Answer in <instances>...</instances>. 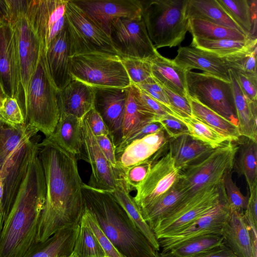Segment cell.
Wrapping results in <instances>:
<instances>
[{"label":"cell","mask_w":257,"mask_h":257,"mask_svg":"<svg viewBox=\"0 0 257 257\" xmlns=\"http://www.w3.org/2000/svg\"><path fill=\"white\" fill-rule=\"evenodd\" d=\"M37 155L46 183L38 242L60 229L79 225L85 205L76 157L46 137L38 144Z\"/></svg>","instance_id":"obj_1"},{"label":"cell","mask_w":257,"mask_h":257,"mask_svg":"<svg viewBox=\"0 0 257 257\" xmlns=\"http://www.w3.org/2000/svg\"><path fill=\"white\" fill-rule=\"evenodd\" d=\"M37 153L0 232V257H22L37 243L46 183Z\"/></svg>","instance_id":"obj_2"},{"label":"cell","mask_w":257,"mask_h":257,"mask_svg":"<svg viewBox=\"0 0 257 257\" xmlns=\"http://www.w3.org/2000/svg\"><path fill=\"white\" fill-rule=\"evenodd\" d=\"M85 208L125 257H155L158 252L131 220L110 192L83 183Z\"/></svg>","instance_id":"obj_3"},{"label":"cell","mask_w":257,"mask_h":257,"mask_svg":"<svg viewBox=\"0 0 257 257\" xmlns=\"http://www.w3.org/2000/svg\"><path fill=\"white\" fill-rule=\"evenodd\" d=\"M33 137L25 126L0 122V178L6 218L38 151L40 136Z\"/></svg>","instance_id":"obj_4"},{"label":"cell","mask_w":257,"mask_h":257,"mask_svg":"<svg viewBox=\"0 0 257 257\" xmlns=\"http://www.w3.org/2000/svg\"><path fill=\"white\" fill-rule=\"evenodd\" d=\"M189 0L140 1L142 18L157 49L179 45L189 31Z\"/></svg>","instance_id":"obj_5"},{"label":"cell","mask_w":257,"mask_h":257,"mask_svg":"<svg viewBox=\"0 0 257 257\" xmlns=\"http://www.w3.org/2000/svg\"><path fill=\"white\" fill-rule=\"evenodd\" d=\"M57 93L49 71L46 51L42 47L36 69L29 84L23 113L25 124L46 137L54 132L59 118Z\"/></svg>","instance_id":"obj_6"},{"label":"cell","mask_w":257,"mask_h":257,"mask_svg":"<svg viewBox=\"0 0 257 257\" xmlns=\"http://www.w3.org/2000/svg\"><path fill=\"white\" fill-rule=\"evenodd\" d=\"M72 78L93 87L126 88L132 85L119 56L89 53L70 57Z\"/></svg>","instance_id":"obj_7"},{"label":"cell","mask_w":257,"mask_h":257,"mask_svg":"<svg viewBox=\"0 0 257 257\" xmlns=\"http://www.w3.org/2000/svg\"><path fill=\"white\" fill-rule=\"evenodd\" d=\"M65 20L71 57L89 53L118 56L109 36L72 0H68L66 4Z\"/></svg>","instance_id":"obj_8"},{"label":"cell","mask_w":257,"mask_h":257,"mask_svg":"<svg viewBox=\"0 0 257 257\" xmlns=\"http://www.w3.org/2000/svg\"><path fill=\"white\" fill-rule=\"evenodd\" d=\"M28 0H10L11 19L17 37L24 102L40 57L42 45L27 13Z\"/></svg>","instance_id":"obj_9"},{"label":"cell","mask_w":257,"mask_h":257,"mask_svg":"<svg viewBox=\"0 0 257 257\" xmlns=\"http://www.w3.org/2000/svg\"><path fill=\"white\" fill-rule=\"evenodd\" d=\"M186 82L188 96L238 125L231 81L187 70Z\"/></svg>","instance_id":"obj_10"},{"label":"cell","mask_w":257,"mask_h":257,"mask_svg":"<svg viewBox=\"0 0 257 257\" xmlns=\"http://www.w3.org/2000/svg\"><path fill=\"white\" fill-rule=\"evenodd\" d=\"M225 198L222 180L204 187L157 224L153 230L158 240L180 231Z\"/></svg>","instance_id":"obj_11"},{"label":"cell","mask_w":257,"mask_h":257,"mask_svg":"<svg viewBox=\"0 0 257 257\" xmlns=\"http://www.w3.org/2000/svg\"><path fill=\"white\" fill-rule=\"evenodd\" d=\"M238 146L227 142L215 148L200 162L181 171L180 179L192 196L204 187L222 180L233 168Z\"/></svg>","instance_id":"obj_12"},{"label":"cell","mask_w":257,"mask_h":257,"mask_svg":"<svg viewBox=\"0 0 257 257\" xmlns=\"http://www.w3.org/2000/svg\"><path fill=\"white\" fill-rule=\"evenodd\" d=\"M109 37L119 57L152 60L159 53L149 38L142 16L112 20Z\"/></svg>","instance_id":"obj_13"},{"label":"cell","mask_w":257,"mask_h":257,"mask_svg":"<svg viewBox=\"0 0 257 257\" xmlns=\"http://www.w3.org/2000/svg\"><path fill=\"white\" fill-rule=\"evenodd\" d=\"M181 171L175 165L169 151L158 159L136 189L134 199L141 212L166 194L179 181Z\"/></svg>","instance_id":"obj_14"},{"label":"cell","mask_w":257,"mask_h":257,"mask_svg":"<svg viewBox=\"0 0 257 257\" xmlns=\"http://www.w3.org/2000/svg\"><path fill=\"white\" fill-rule=\"evenodd\" d=\"M0 82L7 96L17 99L23 113L24 96L16 34L11 23L1 21Z\"/></svg>","instance_id":"obj_15"},{"label":"cell","mask_w":257,"mask_h":257,"mask_svg":"<svg viewBox=\"0 0 257 257\" xmlns=\"http://www.w3.org/2000/svg\"><path fill=\"white\" fill-rule=\"evenodd\" d=\"M68 0H28L27 13L47 51L51 41L65 27L66 6Z\"/></svg>","instance_id":"obj_16"},{"label":"cell","mask_w":257,"mask_h":257,"mask_svg":"<svg viewBox=\"0 0 257 257\" xmlns=\"http://www.w3.org/2000/svg\"><path fill=\"white\" fill-rule=\"evenodd\" d=\"M129 87H93V108L104 121L115 148L121 139Z\"/></svg>","instance_id":"obj_17"},{"label":"cell","mask_w":257,"mask_h":257,"mask_svg":"<svg viewBox=\"0 0 257 257\" xmlns=\"http://www.w3.org/2000/svg\"><path fill=\"white\" fill-rule=\"evenodd\" d=\"M226 198L195 220L189 225L172 235L158 239L161 252H166L193 238L211 233H220L230 214Z\"/></svg>","instance_id":"obj_18"},{"label":"cell","mask_w":257,"mask_h":257,"mask_svg":"<svg viewBox=\"0 0 257 257\" xmlns=\"http://www.w3.org/2000/svg\"><path fill=\"white\" fill-rule=\"evenodd\" d=\"M94 23L109 36L111 22L119 18L142 16L138 0H72Z\"/></svg>","instance_id":"obj_19"},{"label":"cell","mask_w":257,"mask_h":257,"mask_svg":"<svg viewBox=\"0 0 257 257\" xmlns=\"http://www.w3.org/2000/svg\"><path fill=\"white\" fill-rule=\"evenodd\" d=\"M81 136L82 159L90 164L92 170L88 185L97 190L113 192L115 182L112 168L101 151L84 116L82 118Z\"/></svg>","instance_id":"obj_20"},{"label":"cell","mask_w":257,"mask_h":257,"mask_svg":"<svg viewBox=\"0 0 257 257\" xmlns=\"http://www.w3.org/2000/svg\"><path fill=\"white\" fill-rule=\"evenodd\" d=\"M230 211L221 231L223 244L237 257H257V233L249 226L244 213Z\"/></svg>","instance_id":"obj_21"},{"label":"cell","mask_w":257,"mask_h":257,"mask_svg":"<svg viewBox=\"0 0 257 257\" xmlns=\"http://www.w3.org/2000/svg\"><path fill=\"white\" fill-rule=\"evenodd\" d=\"M169 138L164 130L128 144L115 153L117 167L124 172L129 168L151 159H159L160 151Z\"/></svg>","instance_id":"obj_22"},{"label":"cell","mask_w":257,"mask_h":257,"mask_svg":"<svg viewBox=\"0 0 257 257\" xmlns=\"http://www.w3.org/2000/svg\"><path fill=\"white\" fill-rule=\"evenodd\" d=\"M174 62L184 70L199 69L204 73L230 82L229 69L223 59L191 46L180 47Z\"/></svg>","instance_id":"obj_23"},{"label":"cell","mask_w":257,"mask_h":257,"mask_svg":"<svg viewBox=\"0 0 257 257\" xmlns=\"http://www.w3.org/2000/svg\"><path fill=\"white\" fill-rule=\"evenodd\" d=\"M115 177V188L112 194L127 216L157 251L160 247L153 230L144 219L141 212L134 197L130 195L131 191L125 180L124 172L118 167L112 168Z\"/></svg>","instance_id":"obj_24"},{"label":"cell","mask_w":257,"mask_h":257,"mask_svg":"<svg viewBox=\"0 0 257 257\" xmlns=\"http://www.w3.org/2000/svg\"><path fill=\"white\" fill-rule=\"evenodd\" d=\"M70 53L66 26L51 41L46 58L52 81L61 90L72 79L70 73Z\"/></svg>","instance_id":"obj_25"},{"label":"cell","mask_w":257,"mask_h":257,"mask_svg":"<svg viewBox=\"0 0 257 257\" xmlns=\"http://www.w3.org/2000/svg\"><path fill=\"white\" fill-rule=\"evenodd\" d=\"M57 99L60 113L82 118L93 108L94 88L72 78L63 89L58 90Z\"/></svg>","instance_id":"obj_26"},{"label":"cell","mask_w":257,"mask_h":257,"mask_svg":"<svg viewBox=\"0 0 257 257\" xmlns=\"http://www.w3.org/2000/svg\"><path fill=\"white\" fill-rule=\"evenodd\" d=\"M167 145L175 166L180 171L200 162L215 149L189 135L170 138Z\"/></svg>","instance_id":"obj_27"},{"label":"cell","mask_w":257,"mask_h":257,"mask_svg":"<svg viewBox=\"0 0 257 257\" xmlns=\"http://www.w3.org/2000/svg\"><path fill=\"white\" fill-rule=\"evenodd\" d=\"M79 225L60 229L33 245L22 257H67L73 251Z\"/></svg>","instance_id":"obj_28"},{"label":"cell","mask_w":257,"mask_h":257,"mask_svg":"<svg viewBox=\"0 0 257 257\" xmlns=\"http://www.w3.org/2000/svg\"><path fill=\"white\" fill-rule=\"evenodd\" d=\"M81 121L82 118L60 112L54 132L46 138L75 156L77 159H82Z\"/></svg>","instance_id":"obj_29"},{"label":"cell","mask_w":257,"mask_h":257,"mask_svg":"<svg viewBox=\"0 0 257 257\" xmlns=\"http://www.w3.org/2000/svg\"><path fill=\"white\" fill-rule=\"evenodd\" d=\"M189 197L188 190L180 178L166 194L141 213L153 230L158 223L175 212Z\"/></svg>","instance_id":"obj_30"},{"label":"cell","mask_w":257,"mask_h":257,"mask_svg":"<svg viewBox=\"0 0 257 257\" xmlns=\"http://www.w3.org/2000/svg\"><path fill=\"white\" fill-rule=\"evenodd\" d=\"M229 73L240 136L257 142V101L244 94L230 70Z\"/></svg>","instance_id":"obj_31"},{"label":"cell","mask_w":257,"mask_h":257,"mask_svg":"<svg viewBox=\"0 0 257 257\" xmlns=\"http://www.w3.org/2000/svg\"><path fill=\"white\" fill-rule=\"evenodd\" d=\"M186 71L160 53L152 60V77L162 86L184 97H188Z\"/></svg>","instance_id":"obj_32"},{"label":"cell","mask_w":257,"mask_h":257,"mask_svg":"<svg viewBox=\"0 0 257 257\" xmlns=\"http://www.w3.org/2000/svg\"><path fill=\"white\" fill-rule=\"evenodd\" d=\"M246 36L256 39V0H217Z\"/></svg>","instance_id":"obj_33"},{"label":"cell","mask_w":257,"mask_h":257,"mask_svg":"<svg viewBox=\"0 0 257 257\" xmlns=\"http://www.w3.org/2000/svg\"><path fill=\"white\" fill-rule=\"evenodd\" d=\"M137 89L133 84L129 87L122 123L121 139L119 144L135 131L148 123L158 120V117L141 102L138 96Z\"/></svg>","instance_id":"obj_34"},{"label":"cell","mask_w":257,"mask_h":257,"mask_svg":"<svg viewBox=\"0 0 257 257\" xmlns=\"http://www.w3.org/2000/svg\"><path fill=\"white\" fill-rule=\"evenodd\" d=\"M192 115L226 138L237 142L240 136L239 127L196 99L188 96Z\"/></svg>","instance_id":"obj_35"},{"label":"cell","mask_w":257,"mask_h":257,"mask_svg":"<svg viewBox=\"0 0 257 257\" xmlns=\"http://www.w3.org/2000/svg\"><path fill=\"white\" fill-rule=\"evenodd\" d=\"M187 15L189 19L204 20L243 33L217 0H189Z\"/></svg>","instance_id":"obj_36"},{"label":"cell","mask_w":257,"mask_h":257,"mask_svg":"<svg viewBox=\"0 0 257 257\" xmlns=\"http://www.w3.org/2000/svg\"><path fill=\"white\" fill-rule=\"evenodd\" d=\"M188 31L192 37L205 39L245 41L251 38L236 30L197 18L189 19Z\"/></svg>","instance_id":"obj_37"},{"label":"cell","mask_w":257,"mask_h":257,"mask_svg":"<svg viewBox=\"0 0 257 257\" xmlns=\"http://www.w3.org/2000/svg\"><path fill=\"white\" fill-rule=\"evenodd\" d=\"M233 167L244 177L249 190L257 184V142L246 139L238 146Z\"/></svg>","instance_id":"obj_38"},{"label":"cell","mask_w":257,"mask_h":257,"mask_svg":"<svg viewBox=\"0 0 257 257\" xmlns=\"http://www.w3.org/2000/svg\"><path fill=\"white\" fill-rule=\"evenodd\" d=\"M257 44V38H249L245 41L230 39L210 40L193 37L190 46L219 58L245 50Z\"/></svg>","instance_id":"obj_39"},{"label":"cell","mask_w":257,"mask_h":257,"mask_svg":"<svg viewBox=\"0 0 257 257\" xmlns=\"http://www.w3.org/2000/svg\"><path fill=\"white\" fill-rule=\"evenodd\" d=\"M222 243L221 234H207L193 238L164 253L171 257H195Z\"/></svg>","instance_id":"obj_40"},{"label":"cell","mask_w":257,"mask_h":257,"mask_svg":"<svg viewBox=\"0 0 257 257\" xmlns=\"http://www.w3.org/2000/svg\"><path fill=\"white\" fill-rule=\"evenodd\" d=\"M72 252L78 257H105L97 238L83 216Z\"/></svg>","instance_id":"obj_41"},{"label":"cell","mask_w":257,"mask_h":257,"mask_svg":"<svg viewBox=\"0 0 257 257\" xmlns=\"http://www.w3.org/2000/svg\"><path fill=\"white\" fill-rule=\"evenodd\" d=\"M189 135L215 149L229 141L226 138L194 116L182 118Z\"/></svg>","instance_id":"obj_42"},{"label":"cell","mask_w":257,"mask_h":257,"mask_svg":"<svg viewBox=\"0 0 257 257\" xmlns=\"http://www.w3.org/2000/svg\"><path fill=\"white\" fill-rule=\"evenodd\" d=\"M256 44H254L245 50L222 58L228 68L231 70L257 77Z\"/></svg>","instance_id":"obj_43"},{"label":"cell","mask_w":257,"mask_h":257,"mask_svg":"<svg viewBox=\"0 0 257 257\" xmlns=\"http://www.w3.org/2000/svg\"><path fill=\"white\" fill-rule=\"evenodd\" d=\"M222 185L230 211L243 213L246 208L248 197L240 192L232 177V170L227 171L222 179Z\"/></svg>","instance_id":"obj_44"},{"label":"cell","mask_w":257,"mask_h":257,"mask_svg":"<svg viewBox=\"0 0 257 257\" xmlns=\"http://www.w3.org/2000/svg\"><path fill=\"white\" fill-rule=\"evenodd\" d=\"M132 84L136 85L152 76V60L120 57Z\"/></svg>","instance_id":"obj_45"},{"label":"cell","mask_w":257,"mask_h":257,"mask_svg":"<svg viewBox=\"0 0 257 257\" xmlns=\"http://www.w3.org/2000/svg\"><path fill=\"white\" fill-rule=\"evenodd\" d=\"M0 121L13 125L25 124V118L16 98L6 96L0 106Z\"/></svg>","instance_id":"obj_46"},{"label":"cell","mask_w":257,"mask_h":257,"mask_svg":"<svg viewBox=\"0 0 257 257\" xmlns=\"http://www.w3.org/2000/svg\"><path fill=\"white\" fill-rule=\"evenodd\" d=\"M87 225L91 228L102 248L105 257H125L120 253L101 230L95 219L85 208L83 214Z\"/></svg>","instance_id":"obj_47"},{"label":"cell","mask_w":257,"mask_h":257,"mask_svg":"<svg viewBox=\"0 0 257 257\" xmlns=\"http://www.w3.org/2000/svg\"><path fill=\"white\" fill-rule=\"evenodd\" d=\"M157 159H151L135 165L124 171L130 190H136L144 181Z\"/></svg>","instance_id":"obj_48"},{"label":"cell","mask_w":257,"mask_h":257,"mask_svg":"<svg viewBox=\"0 0 257 257\" xmlns=\"http://www.w3.org/2000/svg\"><path fill=\"white\" fill-rule=\"evenodd\" d=\"M137 88L138 96L141 102L147 109L156 115L158 119L164 115H171L182 120L181 117L175 114L170 108L139 88L137 87Z\"/></svg>","instance_id":"obj_49"},{"label":"cell","mask_w":257,"mask_h":257,"mask_svg":"<svg viewBox=\"0 0 257 257\" xmlns=\"http://www.w3.org/2000/svg\"><path fill=\"white\" fill-rule=\"evenodd\" d=\"M168 97L171 110L182 118L192 116L188 97L180 96L163 86Z\"/></svg>","instance_id":"obj_50"},{"label":"cell","mask_w":257,"mask_h":257,"mask_svg":"<svg viewBox=\"0 0 257 257\" xmlns=\"http://www.w3.org/2000/svg\"><path fill=\"white\" fill-rule=\"evenodd\" d=\"M135 86L171 110L163 87L152 76Z\"/></svg>","instance_id":"obj_51"},{"label":"cell","mask_w":257,"mask_h":257,"mask_svg":"<svg viewBox=\"0 0 257 257\" xmlns=\"http://www.w3.org/2000/svg\"><path fill=\"white\" fill-rule=\"evenodd\" d=\"M157 121L161 123L164 130L169 138H176L184 135H189L187 127L182 120L172 115L163 116L159 117Z\"/></svg>","instance_id":"obj_52"},{"label":"cell","mask_w":257,"mask_h":257,"mask_svg":"<svg viewBox=\"0 0 257 257\" xmlns=\"http://www.w3.org/2000/svg\"><path fill=\"white\" fill-rule=\"evenodd\" d=\"M230 70L244 94L250 100L257 101V77Z\"/></svg>","instance_id":"obj_53"},{"label":"cell","mask_w":257,"mask_h":257,"mask_svg":"<svg viewBox=\"0 0 257 257\" xmlns=\"http://www.w3.org/2000/svg\"><path fill=\"white\" fill-rule=\"evenodd\" d=\"M164 130L162 125L158 121L148 123L144 126L130 134L125 139L119 144L115 148V153L121 151L130 143L140 139L147 135L155 133Z\"/></svg>","instance_id":"obj_54"},{"label":"cell","mask_w":257,"mask_h":257,"mask_svg":"<svg viewBox=\"0 0 257 257\" xmlns=\"http://www.w3.org/2000/svg\"><path fill=\"white\" fill-rule=\"evenodd\" d=\"M249 192L244 217L251 229L257 233V184L249 190Z\"/></svg>","instance_id":"obj_55"},{"label":"cell","mask_w":257,"mask_h":257,"mask_svg":"<svg viewBox=\"0 0 257 257\" xmlns=\"http://www.w3.org/2000/svg\"><path fill=\"white\" fill-rule=\"evenodd\" d=\"M95 137L101 151L111 168H117L115 147L111 137L107 135H100Z\"/></svg>","instance_id":"obj_56"},{"label":"cell","mask_w":257,"mask_h":257,"mask_svg":"<svg viewBox=\"0 0 257 257\" xmlns=\"http://www.w3.org/2000/svg\"><path fill=\"white\" fill-rule=\"evenodd\" d=\"M95 136H110L108 130L98 112L94 108L90 109L84 116Z\"/></svg>","instance_id":"obj_57"},{"label":"cell","mask_w":257,"mask_h":257,"mask_svg":"<svg viewBox=\"0 0 257 257\" xmlns=\"http://www.w3.org/2000/svg\"><path fill=\"white\" fill-rule=\"evenodd\" d=\"M195 257H237L223 243Z\"/></svg>","instance_id":"obj_58"},{"label":"cell","mask_w":257,"mask_h":257,"mask_svg":"<svg viewBox=\"0 0 257 257\" xmlns=\"http://www.w3.org/2000/svg\"><path fill=\"white\" fill-rule=\"evenodd\" d=\"M11 7L10 0H0V21L10 22Z\"/></svg>","instance_id":"obj_59"},{"label":"cell","mask_w":257,"mask_h":257,"mask_svg":"<svg viewBox=\"0 0 257 257\" xmlns=\"http://www.w3.org/2000/svg\"><path fill=\"white\" fill-rule=\"evenodd\" d=\"M7 96L3 89L2 84L0 82V106L4 98Z\"/></svg>","instance_id":"obj_60"},{"label":"cell","mask_w":257,"mask_h":257,"mask_svg":"<svg viewBox=\"0 0 257 257\" xmlns=\"http://www.w3.org/2000/svg\"><path fill=\"white\" fill-rule=\"evenodd\" d=\"M155 257H171L166 253L159 252L157 253Z\"/></svg>","instance_id":"obj_61"},{"label":"cell","mask_w":257,"mask_h":257,"mask_svg":"<svg viewBox=\"0 0 257 257\" xmlns=\"http://www.w3.org/2000/svg\"><path fill=\"white\" fill-rule=\"evenodd\" d=\"M67 257H78L74 252H72Z\"/></svg>","instance_id":"obj_62"},{"label":"cell","mask_w":257,"mask_h":257,"mask_svg":"<svg viewBox=\"0 0 257 257\" xmlns=\"http://www.w3.org/2000/svg\"><path fill=\"white\" fill-rule=\"evenodd\" d=\"M0 25H1V21H0Z\"/></svg>","instance_id":"obj_63"}]
</instances>
